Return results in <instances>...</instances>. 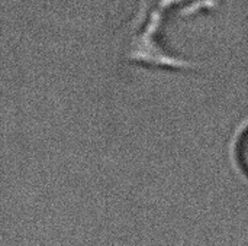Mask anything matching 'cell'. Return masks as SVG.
Listing matches in <instances>:
<instances>
[{
	"label": "cell",
	"mask_w": 248,
	"mask_h": 246,
	"mask_svg": "<svg viewBox=\"0 0 248 246\" xmlns=\"http://www.w3.org/2000/svg\"><path fill=\"white\" fill-rule=\"evenodd\" d=\"M237 155H238V162L241 165V168L244 170V173L248 175V126L244 129V132L241 133L238 146H237Z\"/></svg>",
	"instance_id": "obj_1"
}]
</instances>
